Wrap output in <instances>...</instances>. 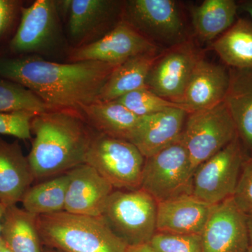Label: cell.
<instances>
[{
	"instance_id": "cell-9",
	"label": "cell",
	"mask_w": 252,
	"mask_h": 252,
	"mask_svg": "<svg viewBox=\"0 0 252 252\" xmlns=\"http://www.w3.org/2000/svg\"><path fill=\"white\" fill-rule=\"evenodd\" d=\"M246 157L237 137L195 169L190 194L211 205L233 198Z\"/></svg>"
},
{
	"instance_id": "cell-33",
	"label": "cell",
	"mask_w": 252,
	"mask_h": 252,
	"mask_svg": "<svg viewBox=\"0 0 252 252\" xmlns=\"http://www.w3.org/2000/svg\"><path fill=\"white\" fill-rule=\"evenodd\" d=\"M238 11L245 13L249 16V18L252 20V0H241L237 1Z\"/></svg>"
},
{
	"instance_id": "cell-27",
	"label": "cell",
	"mask_w": 252,
	"mask_h": 252,
	"mask_svg": "<svg viewBox=\"0 0 252 252\" xmlns=\"http://www.w3.org/2000/svg\"><path fill=\"white\" fill-rule=\"evenodd\" d=\"M39 97L14 81L0 77V112L40 113L51 110Z\"/></svg>"
},
{
	"instance_id": "cell-34",
	"label": "cell",
	"mask_w": 252,
	"mask_h": 252,
	"mask_svg": "<svg viewBox=\"0 0 252 252\" xmlns=\"http://www.w3.org/2000/svg\"><path fill=\"white\" fill-rule=\"evenodd\" d=\"M126 252H155L153 249L151 248L149 244L136 245V246L127 247Z\"/></svg>"
},
{
	"instance_id": "cell-8",
	"label": "cell",
	"mask_w": 252,
	"mask_h": 252,
	"mask_svg": "<svg viewBox=\"0 0 252 252\" xmlns=\"http://www.w3.org/2000/svg\"><path fill=\"white\" fill-rule=\"evenodd\" d=\"M237 137L234 122L224 101L211 108L189 113L182 140L193 172Z\"/></svg>"
},
{
	"instance_id": "cell-32",
	"label": "cell",
	"mask_w": 252,
	"mask_h": 252,
	"mask_svg": "<svg viewBox=\"0 0 252 252\" xmlns=\"http://www.w3.org/2000/svg\"><path fill=\"white\" fill-rule=\"evenodd\" d=\"M21 1L0 0V39L9 32L21 9Z\"/></svg>"
},
{
	"instance_id": "cell-18",
	"label": "cell",
	"mask_w": 252,
	"mask_h": 252,
	"mask_svg": "<svg viewBox=\"0 0 252 252\" xmlns=\"http://www.w3.org/2000/svg\"><path fill=\"white\" fill-rule=\"evenodd\" d=\"M189 113L180 107L141 117L130 142L144 158L152 157L180 140Z\"/></svg>"
},
{
	"instance_id": "cell-14",
	"label": "cell",
	"mask_w": 252,
	"mask_h": 252,
	"mask_svg": "<svg viewBox=\"0 0 252 252\" xmlns=\"http://www.w3.org/2000/svg\"><path fill=\"white\" fill-rule=\"evenodd\" d=\"M201 238L203 252H248V217L227 199L214 206Z\"/></svg>"
},
{
	"instance_id": "cell-22",
	"label": "cell",
	"mask_w": 252,
	"mask_h": 252,
	"mask_svg": "<svg viewBox=\"0 0 252 252\" xmlns=\"http://www.w3.org/2000/svg\"><path fill=\"white\" fill-rule=\"evenodd\" d=\"M238 4L234 0H205L190 9L195 36L210 44L220 37L236 21Z\"/></svg>"
},
{
	"instance_id": "cell-24",
	"label": "cell",
	"mask_w": 252,
	"mask_h": 252,
	"mask_svg": "<svg viewBox=\"0 0 252 252\" xmlns=\"http://www.w3.org/2000/svg\"><path fill=\"white\" fill-rule=\"evenodd\" d=\"M208 49L232 69H252V20L240 18Z\"/></svg>"
},
{
	"instance_id": "cell-16",
	"label": "cell",
	"mask_w": 252,
	"mask_h": 252,
	"mask_svg": "<svg viewBox=\"0 0 252 252\" xmlns=\"http://www.w3.org/2000/svg\"><path fill=\"white\" fill-rule=\"evenodd\" d=\"M230 83L229 68L201 58L194 68L180 104L188 113L223 102Z\"/></svg>"
},
{
	"instance_id": "cell-36",
	"label": "cell",
	"mask_w": 252,
	"mask_h": 252,
	"mask_svg": "<svg viewBox=\"0 0 252 252\" xmlns=\"http://www.w3.org/2000/svg\"><path fill=\"white\" fill-rule=\"evenodd\" d=\"M0 252H11V250L6 247L4 242L1 238V243H0Z\"/></svg>"
},
{
	"instance_id": "cell-25",
	"label": "cell",
	"mask_w": 252,
	"mask_h": 252,
	"mask_svg": "<svg viewBox=\"0 0 252 252\" xmlns=\"http://www.w3.org/2000/svg\"><path fill=\"white\" fill-rule=\"evenodd\" d=\"M1 238L11 252H43L37 216L14 205L5 209Z\"/></svg>"
},
{
	"instance_id": "cell-17",
	"label": "cell",
	"mask_w": 252,
	"mask_h": 252,
	"mask_svg": "<svg viewBox=\"0 0 252 252\" xmlns=\"http://www.w3.org/2000/svg\"><path fill=\"white\" fill-rule=\"evenodd\" d=\"M157 232L201 235L215 205L185 194L157 203Z\"/></svg>"
},
{
	"instance_id": "cell-23",
	"label": "cell",
	"mask_w": 252,
	"mask_h": 252,
	"mask_svg": "<svg viewBox=\"0 0 252 252\" xmlns=\"http://www.w3.org/2000/svg\"><path fill=\"white\" fill-rule=\"evenodd\" d=\"M160 51L139 55L117 66L102 87L97 101L117 100L132 91L147 88L149 70Z\"/></svg>"
},
{
	"instance_id": "cell-11",
	"label": "cell",
	"mask_w": 252,
	"mask_h": 252,
	"mask_svg": "<svg viewBox=\"0 0 252 252\" xmlns=\"http://www.w3.org/2000/svg\"><path fill=\"white\" fill-rule=\"evenodd\" d=\"M21 18L9 49L18 56L45 52L54 48L61 36L57 1L36 0L22 7Z\"/></svg>"
},
{
	"instance_id": "cell-29",
	"label": "cell",
	"mask_w": 252,
	"mask_h": 252,
	"mask_svg": "<svg viewBox=\"0 0 252 252\" xmlns=\"http://www.w3.org/2000/svg\"><path fill=\"white\" fill-rule=\"evenodd\" d=\"M149 244L155 252H203L201 235L157 232Z\"/></svg>"
},
{
	"instance_id": "cell-13",
	"label": "cell",
	"mask_w": 252,
	"mask_h": 252,
	"mask_svg": "<svg viewBox=\"0 0 252 252\" xmlns=\"http://www.w3.org/2000/svg\"><path fill=\"white\" fill-rule=\"evenodd\" d=\"M59 10L68 16V34L76 47L91 43L101 31L121 21L124 1L114 0L57 1Z\"/></svg>"
},
{
	"instance_id": "cell-19",
	"label": "cell",
	"mask_w": 252,
	"mask_h": 252,
	"mask_svg": "<svg viewBox=\"0 0 252 252\" xmlns=\"http://www.w3.org/2000/svg\"><path fill=\"white\" fill-rule=\"evenodd\" d=\"M34 181L18 141L8 142L0 137V204L6 209L21 203Z\"/></svg>"
},
{
	"instance_id": "cell-3",
	"label": "cell",
	"mask_w": 252,
	"mask_h": 252,
	"mask_svg": "<svg viewBox=\"0 0 252 252\" xmlns=\"http://www.w3.org/2000/svg\"><path fill=\"white\" fill-rule=\"evenodd\" d=\"M37 228L43 247L58 252H126L128 247L102 217L62 211L37 217Z\"/></svg>"
},
{
	"instance_id": "cell-15",
	"label": "cell",
	"mask_w": 252,
	"mask_h": 252,
	"mask_svg": "<svg viewBox=\"0 0 252 252\" xmlns=\"http://www.w3.org/2000/svg\"><path fill=\"white\" fill-rule=\"evenodd\" d=\"M68 185L64 211L101 217L114 189L95 170L84 163L67 172Z\"/></svg>"
},
{
	"instance_id": "cell-4",
	"label": "cell",
	"mask_w": 252,
	"mask_h": 252,
	"mask_svg": "<svg viewBox=\"0 0 252 252\" xmlns=\"http://www.w3.org/2000/svg\"><path fill=\"white\" fill-rule=\"evenodd\" d=\"M157 205L143 189H114L101 217L127 246L149 244L157 233Z\"/></svg>"
},
{
	"instance_id": "cell-38",
	"label": "cell",
	"mask_w": 252,
	"mask_h": 252,
	"mask_svg": "<svg viewBox=\"0 0 252 252\" xmlns=\"http://www.w3.org/2000/svg\"><path fill=\"white\" fill-rule=\"evenodd\" d=\"M43 252H58L56 251V250H51V249L44 248V250H43Z\"/></svg>"
},
{
	"instance_id": "cell-12",
	"label": "cell",
	"mask_w": 252,
	"mask_h": 252,
	"mask_svg": "<svg viewBox=\"0 0 252 252\" xmlns=\"http://www.w3.org/2000/svg\"><path fill=\"white\" fill-rule=\"evenodd\" d=\"M162 50L121 20L97 40L73 48L68 59L70 63L96 61L118 66L139 55Z\"/></svg>"
},
{
	"instance_id": "cell-37",
	"label": "cell",
	"mask_w": 252,
	"mask_h": 252,
	"mask_svg": "<svg viewBox=\"0 0 252 252\" xmlns=\"http://www.w3.org/2000/svg\"><path fill=\"white\" fill-rule=\"evenodd\" d=\"M5 208L0 204V243H1V223L2 220L3 215H4Z\"/></svg>"
},
{
	"instance_id": "cell-7",
	"label": "cell",
	"mask_w": 252,
	"mask_h": 252,
	"mask_svg": "<svg viewBox=\"0 0 252 252\" xmlns=\"http://www.w3.org/2000/svg\"><path fill=\"white\" fill-rule=\"evenodd\" d=\"M193 170L182 137L152 157L146 158L140 189L157 203L191 192Z\"/></svg>"
},
{
	"instance_id": "cell-6",
	"label": "cell",
	"mask_w": 252,
	"mask_h": 252,
	"mask_svg": "<svg viewBox=\"0 0 252 252\" xmlns=\"http://www.w3.org/2000/svg\"><path fill=\"white\" fill-rule=\"evenodd\" d=\"M145 158L130 142L95 132L86 163L94 167L114 189H140Z\"/></svg>"
},
{
	"instance_id": "cell-5",
	"label": "cell",
	"mask_w": 252,
	"mask_h": 252,
	"mask_svg": "<svg viewBox=\"0 0 252 252\" xmlns=\"http://www.w3.org/2000/svg\"><path fill=\"white\" fill-rule=\"evenodd\" d=\"M121 20L159 49L172 47L192 37L180 4L175 0L124 1Z\"/></svg>"
},
{
	"instance_id": "cell-35",
	"label": "cell",
	"mask_w": 252,
	"mask_h": 252,
	"mask_svg": "<svg viewBox=\"0 0 252 252\" xmlns=\"http://www.w3.org/2000/svg\"><path fill=\"white\" fill-rule=\"evenodd\" d=\"M249 246L248 252H252V217H248Z\"/></svg>"
},
{
	"instance_id": "cell-1",
	"label": "cell",
	"mask_w": 252,
	"mask_h": 252,
	"mask_svg": "<svg viewBox=\"0 0 252 252\" xmlns=\"http://www.w3.org/2000/svg\"><path fill=\"white\" fill-rule=\"evenodd\" d=\"M116 67L96 61L55 63L25 55L0 57V77L26 88L51 109L79 111L97 102Z\"/></svg>"
},
{
	"instance_id": "cell-31",
	"label": "cell",
	"mask_w": 252,
	"mask_h": 252,
	"mask_svg": "<svg viewBox=\"0 0 252 252\" xmlns=\"http://www.w3.org/2000/svg\"><path fill=\"white\" fill-rule=\"evenodd\" d=\"M233 200L247 217H252V158L244 160Z\"/></svg>"
},
{
	"instance_id": "cell-2",
	"label": "cell",
	"mask_w": 252,
	"mask_h": 252,
	"mask_svg": "<svg viewBox=\"0 0 252 252\" xmlns=\"http://www.w3.org/2000/svg\"><path fill=\"white\" fill-rule=\"evenodd\" d=\"M34 135L28 160L35 180L66 174L86 163L95 131L79 111L51 109L31 122Z\"/></svg>"
},
{
	"instance_id": "cell-10",
	"label": "cell",
	"mask_w": 252,
	"mask_h": 252,
	"mask_svg": "<svg viewBox=\"0 0 252 252\" xmlns=\"http://www.w3.org/2000/svg\"><path fill=\"white\" fill-rule=\"evenodd\" d=\"M203 56L192 37L162 50L149 70L146 86L162 98L180 104L194 68Z\"/></svg>"
},
{
	"instance_id": "cell-21",
	"label": "cell",
	"mask_w": 252,
	"mask_h": 252,
	"mask_svg": "<svg viewBox=\"0 0 252 252\" xmlns=\"http://www.w3.org/2000/svg\"><path fill=\"white\" fill-rule=\"evenodd\" d=\"M79 112L96 132L130 142L141 119L115 100L97 101Z\"/></svg>"
},
{
	"instance_id": "cell-26",
	"label": "cell",
	"mask_w": 252,
	"mask_h": 252,
	"mask_svg": "<svg viewBox=\"0 0 252 252\" xmlns=\"http://www.w3.org/2000/svg\"><path fill=\"white\" fill-rule=\"evenodd\" d=\"M67 173L32 185L23 195V209L35 216L64 211L68 185Z\"/></svg>"
},
{
	"instance_id": "cell-20",
	"label": "cell",
	"mask_w": 252,
	"mask_h": 252,
	"mask_svg": "<svg viewBox=\"0 0 252 252\" xmlns=\"http://www.w3.org/2000/svg\"><path fill=\"white\" fill-rule=\"evenodd\" d=\"M230 83L224 99L247 157L252 158V69L229 68Z\"/></svg>"
},
{
	"instance_id": "cell-28",
	"label": "cell",
	"mask_w": 252,
	"mask_h": 252,
	"mask_svg": "<svg viewBox=\"0 0 252 252\" xmlns=\"http://www.w3.org/2000/svg\"><path fill=\"white\" fill-rule=\"evenodd\" d=\"M115 101L139 117L152 115L174 107L184 109L181 104L162 98L147 88L132 91Z\"/></svg>"
},
{
	"instance_id": "cell-30",
	"label": "cell",
	"mask_w": 252,
	"mask_h": 252,
	"mask_svg": "<svg viewBox=\"0 0 252 252\" xmlns=\"http://www.w3.org/2000/svg\"><path fill=\"white\" fill-rule=\"evenodd\" d=\"M36 114L30 112H0V135L31 140V122Z\"/></svg>"
}]
</instances>
